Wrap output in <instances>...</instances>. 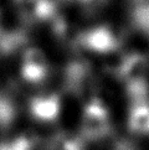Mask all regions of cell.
<instances>
[{
	"mask_svg": "<svg viewBox=\"0 0 149 150\" xmlns=\"http://www.w3.org/2000/svg\"><path fill=\"white\" fill-rule=\"evenodd\" d=\"M30 114L39 122H51L60 113V102L56 96L37 97L30 103Z\"/></svg>",
	"mask_w": 149,
	"mask_h": 150,
	"instance_id": "1",
	"label": "cell"
},
{
	"mask_svg": "<svg viewBox=\"0 0 149 150\" xmlns=\"http://www.w3.org/2000/svg\"><path fill=\"white\" fill-rule=\"evenodd\" d=\"M37 138L31 134H21L0 143V150H36Z\"/></svg>",
	"mask_w": 149,
	"mask_h": 150,
	"instance_id": "2",
	"label": "cell"
}]
</instances>
